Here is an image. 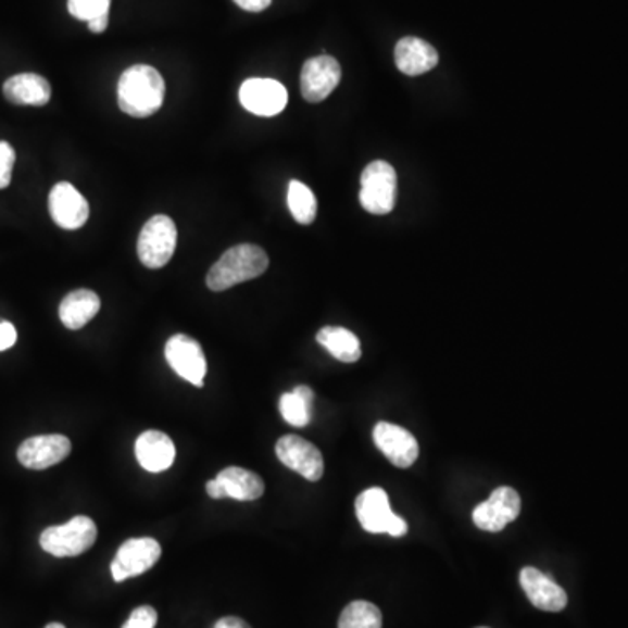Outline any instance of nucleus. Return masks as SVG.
Here are the masks:
<instances>
[{
	"label": "nucleus",
	"instance_id": "obj_1",
	"mask_svg": "<svg viewBox=\"0 0 628 628\" xmlns=\"http://www.w3.org/2000/svg\"><path fill=\"white\" fill-rule=\"evenodd\" d=\"M163 77L149 65H134L123 72L117 85V102L124 114L143 120L160 111L164 102Z\"/></svg>",
	"mask_w": 628,
	"mask_h": 628
},
{
	"label": "nucleus",
	"instance_id": "obj_2",
	"mask_svg": "<svg viewBox=\"0 0 628 628\" xmlns=\"http://www.w3.org/2000/svg\"><path fill=\"white\" fill-rule=\"evenodd\" d=\"M269 267L267 253L258 244H236L229 248L210 269L206 287L212 292H224L236 285L259 278Z\"/></svg>",
	"mask_w": 628,
	"mask_h": 628
},
{
	"label": "nucleus",
	"instance_id": "obj_3",
	"mask_svg": "<svg viewBox=\"0 0 628 628\" xmlns=\"http://www.w3.org/2000/svg\"><path fill=\"white\" fill-rule=\"evenodd\" d=\"M97 538V524L86 515H77L63 526L48 527L40 535V547L53 557H77L88 552Z\"/></svg>",
	"mask_w": 628,
	"mask_h": 628
},
{
	"label": "nucleus",
	"instance_id": "obj_4",
	"mask_svg": "<svg viewBox=\"0 0 628 628\" xmlns=\"http://www.w3.org/2000/svg\"><path fill=\"white\" fill-rule=\"evenodd\" d=\"M354 508H356L359 523L370 535L386 532L393 538L407 535V523L391 512L390 498L381 487H370L367 491H363L356 498Z\"/></svg>",
	"mask_w": 628,
	"mask_h": 628
},
{
	"label": "nucleus",
	"instance_id": "obj_5",
	"mask_svg": "<svg viewBox=\"0 0 628 628\" xmlns=\"http://www.w3.org/2000/svg\"><path fill=\"white\" fill-rule=\"evenodd\" d=\"M177 248V226L166 215H155L138 236V259L149 269H161L172 261Z\"/></svg>",
	"mask_w": 628,
	"mask_h": 628
},
{
	"label": "nucleus",
	"instance_id": "obj_6",
	"mask_svg": "<svg viewBox=\"0 0 628 628\" xmlns=\"http://www.w3.org/2000/svg\"><path fill=\"white\" fill-rule=\"evenodd\" d=\"M397 172L386 161H372L362 173L360 203L372 215H386L394 209Z\"/></svg>",
	"mask_w": 628,
	"mask_h": 628
},
{
	"label": "nucleus",
	"instance_id": "obj_7",
	"mask_svg": "<svg viewBox=\"0 0 628 628\" xmlns=\"http://www.w3.org/2000/svg\"><path fill=\"white\" fill-rule=\"evenodd\" d=\"M160 557L161 544L154 538H134L124 541L111 564L112 578L120 583L143 575L158 564Z\"/></svg>",
	"mask_w": 628,
	"mask_h": 628
},
{
	"label": "nucleus",
	"instance_id": "obj_8",
	"mask_svg": "<svg viewBox=\"0 0 628 628\" xmlns=\"http://www.w3.org/2000/svg\"><path fill=\"white\" fill-rule=\"evenodd\" d=\"M164 356L177 376L198 388H203L206 359L200 342L186 334H175L164 346Z\"/></svg>",
	"mask_w": 628,
	"mask_h": 628
},
{
	"label": "nucleus",
	"instance_id": "obj_9",
	"mask_svg": "<svg viewBox=\"0 0 628 628\" xmlns=\"http://www.w3.org/2000/svg\"><path fill=\"white\" fill-rule=\"evenodd\" d=\"M520 495L512 487H498L489 500L474 510V523L487 532H500L520 515Z\"/></svg>",
	"mask_w": 628,
	"mask_h": 628
},
{
	"label": "nucleus",
	"instance_id": "obj_10",
	"mask_svg": "<svg viewBox=\"0 0 628 628\" xmlns=\"http://www.w3.org/2000/svg\"><path fill=\"white\" fill-rule=\"evenodd\" d=\"M276 456L287 468L307 478L311 482H318L324 477V456L316 445L297 435H285L276 443Z\"/></svg>",
	"mask_w": 628,
	"mask_h": 628
},
{
	"label": "nucleus",
	"instance_id": "obj_11",
	"mask_svg": "<svg viewBox=\"0 0 628 628\" xmlns=\"http://www.w3.org/2000/svg\"><path fill=\"white\" fill-rule=\"evenodd\" d=\"M341 80V65L328 54L310 58L301 72V91L305 102L327 100Z\"/></svg>",
	"mask_w": 628,
	"mask_h": 628
},
{
	"label": "nucleus",
	"instance_id": "obj_12",
	"mask_svg": "<svg viewBox=\"0 0 628 628\" xmlns=\"http://www.w3.org/2000/svg\"><path fill=\"white\" fill-rule=\"evenodd\" d=\"M239 102L252 114L273 117L287 106V88L275 79H247L239 88Z\"/></svg>",
	"mask_w": 628,
	"mask_h": 628
},
{
	"label": "nucleus",
	"instance_id": "obj_13",
	"mask_svg": "<svg viewBox=\"0 0 628 628\" xmlns=\"http://www.w3.org/2000/svg\"><path fill=\"white\" fill-rule=\"evenodd\" d=\"M49 213L56 226L76 230L88 222L89 204L76 187L68 181H60L49 194Z\"/></svg>",
	"mask_w": 628,
	"mask_h": 628
},
{
	"label": "nucleus",
	"instance_id": "obj_14",
	"mask_svg": "<svg viewBox=\"0 0 628 628\" xmlns=\"http://www.w3.org/2000/svg\"><path fill=\"white\" fill-rule=\"evenodd\" d=\"M374 442L377 449L399 468H409L419 456L416 437L402 426L391 425L385 420L377 423L374 428Z\"/></svg>",
	"mask_w": 628,
	"mask_h": 628
},
{
	"label": "nucleus",
	"instance_id": "obj_15",
	"mask_svg": "<svg viewBox=\"0 0 628 628\" xmlns=\"http://www.w3.org/2000/svg\"><path fill=\"white\" fill-rule=\"evenodd\" d=\"M72 443L65 435H39L20 445L18 461L28 469H46L68 457Z\"/></svg>",
	"mask_w": 628,
	"mask_h": 628
},
{
	"label": "nucleus",
	"instance_id": "obj_16",
	"mask_svg": "<svg viewBox=\"0 0 628 628\" xmlns=\"http://www.w3.org/2000/svg\"><path fill=\"white\" fill-rule=\"evenodd\" d=\"M520 587L532 606L549 613H558L567 606V593L550 576L536 567H524L520 572Z\"/></svg>",
	"mask_w": 628,
	"mask_h": 628
},
{
	"label": "nucleus",
	"instance_id": "obj_17",
	"mask_svg": "<svg viewBox=\"0 0 628 628\" xmlns=\"http://www.w3.org/2000/svg\"><path fill=\"white\" fill-rule=\"evenodd\" d=\"M135 454L143 469L151 474H161L173 465L177 451L168 435L149 429L137 438Z\"/></svg>",
	"mask_w": 628,
	"mask_h": 628
},
{
	"label": "nucleus",
	"instance_id": "obj_18",
	"mask_svg": "<svg viewBox=\"0 0 628 628\" xmlns=\"http://www.w3.org/2000/svg\"><path fill=\"white\" fill-rule=\"evenodd\" d=\"M394 63L405 76H420L437 67V49L419 37H403L394 48Z\"/></svg>",
	"mask_w": 628,
	"mask_h": 628
},
{
	"label": "nucleus",
	"instance_id": "obj_19",
	"mask_svg": "<svg viewBox=\"0 0 628 628\" xmlns=\"http://www.w3.org/2000/svg\"><path fill=\"white\" fill-rule=\"evenodd\" d=\"M4 97L14 105L45 106L51 100V86L39 74H18L5 80Z\"/></svg>",
	"mask_w": 628,
	"mask_h": 628
},
{
	"label": "nucleus",
	"instance_id": "obj_20",
	"mask_svg": "<svg viewBox=\"0 0 628 628\" xmlns=\"http://www.w3.org/2000/svg\"><path fill=\"white\" fill-rule=\"evenodd\" d=\"M100 311V297L93 290H74L60 304V319L68 330L86 327Z\"/></svg>",
	"mask_w": 628,
	"mask_h": 628
},
{
	"label": "nucleus",
	"instance_id": "obj_21",
	"mask_svg": "<svg viewBox=\"0 0 628 628\" xmlns=\"http://www.w3.org/2000/svg\"><path fill=\"white\" fill-rule=\"evenodd\" d=\"M218 482L224 487L227 498L236 501H255L264 494L266 486L258 474L250 469L229 466L217 475Z\"/></svg>",
	"mask_w": 628,
	"mask_h": 628
},
{
	"label": "nucleus",
	"instance_id": "obj_22",
	"mask_svg": "<svg viewBox=\"0 0 628 628\" xmlns=\"http://www.w3.org/2000/svg\"><path fill=\"white\" fill-rule=\"evenodd\" d=\"M316 341L324 346L334 359L342 363L359 362L362 356V344L359 337L342 327H325L319 330Z\"/></svg>",
	"mask_w": 628,
	"mask_h": 628
},
{
	"label": "nucleus",
	"instance_id": "obj_23",
	"mask_svg": "<svg viewBox=\"0 0 628 628\" xmlns=\"http://www.w3.org/2000/svg\"><path fill=\"white\" fill-rule=\"evenodd\" d=\"M314 393L310 386H297L296 390L281 394L279 412L288 425L304 428L310 425Z\"/></svg>",
	"mask_w": 628,
	"mask_h": 628
},
{
	"label": "nucleus",
	"instance_id": "obj_24",
	"mask_svg": "<svg viewBox=\"0 0 628 628\" xmlns=\"http://www.w3.org/2000/svg\"><path fill=\"white\" fill-rule=\"evenodd\" d=\"M287 201L292 217L299 224H302V226L313 224L316 213H318V203H316V198H314L310 187L299 180L290 181L288 184Z\"/></svg>",
	"mask_w": 628,
	"mask_h": 628
},
{
	"label": "nucleus",
	"instance_id": "obj_25",
	"mask_svg": "<svg viewBox=\"0 0 628 628\" xmlns=\"http://www.w3.org/2000/svg\"><path fill=\"white\" fill-rule=\"evenodd\" d=\"M339 628H382L381 610L372 602H351L341 613Z\"/></svg>",
	"mask_w": 628,
	"mask_h": 628
},
{
	"label": "nucleus",
	"instance_id": "obj_26",
	"mask_svg": "<svg viewBox=\"0 0 628 628\" xmlns=\"http://www.w3.org/2000/svg\"><path fill=\"white\" fill-rule=\"evenodd\" d=\"M111 2L112 0H68L67 8L74 18L91 22L102 14H109Z\"/></svg>",
	"mask_w": 628,
	"mask_h": 628
},
{
	"label": "nucleus",
	"instance_id": "obj_27",
	"mask_svg": "<svg viewBox=\"0 0 628 628\" xmlns=\"http://www.w3.org/2000/svg\"><path fill=\"white\" fill-rule=\"evenodd\" d=\"M14 161H16V154H14L13 147L8 142H0V189L10 187Z\"/></svg>",
	"mask_w": 628,
	"mask_h": 628
},
{
	"label": "nucleus",
	"instance_id": "obj_28",
	"mask_svg": "<svg viewBox=\"0 0 628 628\" xmlns=\"http://www.w3.org/2000/svg\"><path fill=\"white\" fill-rule=\"evenodd\" d=\"M158 624V611L152 606H140L129 615L123 628H154Z\"/></svg>",
	"mask_w": 628,
	"mask_h": 628
},
{
	"label": "nucleus",
	"instance_id": "obj_29",
	"mask_svg": "<svg viewBox=\"0 0 628 628\" xmlns=\"http://www.w3.org/2000/svg\"><path fill=\"white\" fill-rule=\"evenodd\" d=\"M16 339H18V334H16V328L10 322H0V351L10 350L16 344Z\"/></svg>",
	"mask_w": 628,
	"mask_h": 628
},
{
	"label": "nucleus",
	"instance_id": "obj_30",
	"mask_svg": "<svg viewBox=\"0 0 628 628\" xmlns=\"http://www.w3.org/2000/svg\"><path fill=\"white\" fill-rule=\"evenodd\" d=\"M273 0H235V4L248 13H262L269 8Z\"/></svg>",
	"mask_w": 628,
	"mask_h": 628
},
{
	"label": "nucleus",
	"instance_id": "obj_31",
	"mask_svg": "<svg viewBox=\"0 0 628 628\" xmlns=\"http://www.w3.org/2000/svg\"><path fill=\"white\" fill-rule=\"evenodd\" d=\"M215 628H252L244 621V619L236 618V616H226V618L218 619Z\"/></svg>",
	"mask_w": 628,
	"mask_h": 628
},
{
	"label": "nucleus",
	"instance_id": "obj_32",
	"mask_svg": "<svg viewBox=\"0 0 628 628\" xmlns=\"http://www.w3.org/2000/svg\"><path fill=\"white\" fill-rule=\"evenodd\" d=\"M206 492H209L210 498H213V500H224V498H227L226 491H224V487H222L217 478H213V480L206 483Z\"/></svg>",
	"mask_w": 628,
	"mask_h": 628
},
{
	"label": "nucleus",
	"instance_id": "obj_33",
	"mask_svg": "<svg viewBox=\"0 0 628 628\" xmlns=\"http://www.w3.org/2000/svg\"><path fill=\"white\" fill-rule=\"evenodd\" d=\"M106 27H109V14H102V16L88 22V28L93 34H102V32L106 30Z\"/></svg>",
	"mask_w": 628,
	"mask_h": 628
},
{
	"label": "nucleus",
	"instance_id": "obj_34",
	"mask_svg": "<svg viewBox=\"0 0 628 628\" xmlns=\"http://www.w3.org/2000/svg\"><path fill=\"white\" fill-rule=\"evenodd\" d=\"M46 628H65V625L62 624H49Z\"/></svg>",
	"mask_w": 628,
	"mask_h": 628
},
{
	"label": "nucleus",
	"instance_id": "obj_35",
	"mask_svg": "<svg viewBox=\"0 0 628 628\" xmlns=\"http://www.w3.org/2000/svg\"><path fill=\"white\" fill-rule=\"evenodd\" d=\"M478 628H487V627H478Z\"/></svg>",
	"mask_w": 628,
	"mask_h": 628
}]
</instances>
